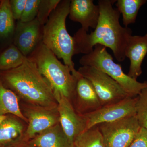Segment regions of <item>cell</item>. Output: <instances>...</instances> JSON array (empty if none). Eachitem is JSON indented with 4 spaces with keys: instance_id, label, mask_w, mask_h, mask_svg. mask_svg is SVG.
Instances as JSON below:
<instances>
[{
    "instance_id": "obj_1",
    "label": "cell",
    "mask_w": 147,
    "mask_h": 147,
    "mask_svg": "<svg viewBox=\"0 0 147 147\" xmlns=\"http://www.w3.org/2000/svg\"><path fill=\"white\" fill-rule=\"evenodd\" d=\"M116 1H98L100 16L94 30L88 34L81 28L74 36L75 55L89 54L95 45H100L111 49L118 61H124L127 42L132 31L120 24V13L113 7Z\"/></svg>"
},
{
    "instance_id": "obj_2",
    "label": "cell",
    "mask_w": 147,
    "mask_h": 147,
    "mask_svg": "<svg viewBox=\"0 0 147 147\" xmlns=\"http://www.w3.org/2000/svg\"><path fill=\"white\" fill-rule=\"evenodd\" d=\"M0 80L22 102L48 108L58 107L49 83L28 57L18 67L0 71Z\"/></svg>"
},
{
    "instance_id": "obj_3",
    "label": "cell",
    "mask_w": 147,
    "mask_h": 147,
    "mask_svg": "<svg viewBox=\"0 0 147 147\" xmlns=\"http://www.w3.org/2000/svg\"><path fill=\"white\" fill-rule=\"evenodd\" d=\"M70 2V0L61 1L50 14L42 27V42L58 59L63 60L64 64L70 69L72 74L79 76L80 74L75 69L72 60L75 55L74 38L69 33L66 26Z\"/></svg>"
},
{
    "instance_id": "obj_4",
    "label": "cell",
    "mask_w": 147,
    "mask_h": 147,
    "mask_svg": "<svg viewBox=\"0 0 147 147\" xmlns=\"http://www.w3.org/2000/svg\"><path fill=\"white\" fill-rule=\"evenodd\" d=\"M27 57L36 65L48 82L56 100L64 97L70 102L79 76L72 74L69 67L61 63L42 41Z\"/></svg>"
},
{
    "instance_id": "obj_5",
    "label": "cell",
    "mask_w": 147,
    "mask_h": 147,
    "mask_svg": "<svg viewBox=\"0 0 147 147\" xmlns=\"http://www.w3.org/2000/svg\"><path fill=\"white\" fill-rule=\"evenodd\" d=\"M79 62L82 66L92 67L107 74L131 97L137 96L142 90L147 88V81L139 82L125 73L121 66L114 62L106 47L102 45H95L91 53L82 56Z\"/></svg>"
},
{
    "instance_id": "obj_6",
    "label": "cell",
    "mask_w": 147,
    "mask_h": 147,
    "mask_svg": "<svg viewBox=\"0 0 147 147\" xmlns=\"http://www.w3.org/2000/svg\"><path fill=\"white\" fill-rule=\"evenodd\" d=\"M77 71L91 83L102 106L116 103L130 96L117 82L95 67L82 66Z\"/></svg>"
},
{
    "instance_id": "obj_7",
    "label": "cell",
    "mask_w": 147,
    "mask_h": 147,
    "mask_svg": "<svg viewBox=\"0 0 147 147\" xmlns=\"http://www.w3.org/2000/svg\"><path fill=\"white\" fill-rule=\"evenodd\" d=\"M97 126L106 147H129L141 128L136 115Z\"/></svg>"
},
{
    "instance_id": "obj_8",
    "label": "cell",
    "mask_w": 147,
    "mask_h": 147,
    "mask_svg": "<svg viewBox=\"0 0 147 147\" xmlns=\"http://www.w3.org/2000/svg\"><path fill=\"white\" fill-rule=\"evenodd\" d=\"M21 113L28 120L24 140L28 142L35 136L59 123L58 107L48 108L20 101Z\"/></svg>"
},
{
    "instance_id": "obj_9",
    "label": "cell",
    "mask_w": 147,
    "mask_h": 147,
    "mask_svg": "<svg viewBox=\"0 0 147 147\" xmlns=\"http://www.w3.org/2000/svg\"><path fill=\"white\" fill-rule=\"evenodd\" d=\"M137 96L127 97L118 102L102 106L93 113L82 115L86 120V129L100 124L112 122L136 115Z\"/></svg>"
},
{
    "instance_id": "obj_10",
    "label": "cell",
    "mask_w": 147,
    "mask_h": 147,
    "mask_svg": "<svg viewBox=\"0 0 147 147\" xmlns=\"http://www.w3.org/2000/svg\"><path fill=\"white\" fill-rule=\"evenodd\" d=\"M42 27L38 19L16 22L13 43L25 57L29 56L42 41Z\"/></svg>"
},
{
    "instance_id": "obj_11",
    "label": "cell",
    "mask_w": 147,
    "mask_h": 147,
    "mask_svg": "<svg viewBox=\"0 0 147 147\" xmlns=\"http://www.w3.org/2000/svg\"><path fill=\"white\" fill-rule=\"evenodd\" d=\"M70 102L75 111L81 115L93 113L102 106L91 83L81 74L77 78Z\"/></svg>"
},
{
    "instance_id": "obj_12",
    "label": "cell",
    "mask_w": 147,
    "mask_h": 147,
    "mask_svg": "<svg viewBox=\"0 0 147 147\" xmlns=\"http://www.w3.org/2000/svg\"><path fill=\"white\" fill-rule=\"evenodd\" d=\"M59 115V123L69 142L73 145L78 135L86 129V120L76 113L71 102L64 97L57 100Z\"/></svg>"
},
{
    "instance_id": "obj_13",
    "label": "cell",
    "mask_w": 147,
    "mask_h": 147,
    "mask_svg": "<svg viewBox=\"0 0 147 147\" xmlns=\"http://www.w3.org/2000/svg\"><path fill=\"white\" fill-rule=\"evenodd\" d=\"M68 16L71 21L80 24L81 28L88 32L90 28L95 29L97 26L100 9L93 0H71Z\"/></svg>"
},
{
    "instance_id": "obj_14",
    "label": "cell",
    "mask_w": 147,
    "mask_h": 147,
    "mask_svg": "<svg viewBox=\"0 0 147 147\" xmlns=\"http://www.w3.org/2000/svg\"><path fill=\"white\" fill-rule=\"evenodd\" d=\"M147 54V33L144 36H130L125 48V57L130 61L129 77L137 80L142 74V62Z\"/></svg>"
},
{
    "instance_id": "obj_15",
    "label": "cell",
    "mask_w": 147,
    "mask_h": 147,
    "mask_svg": "<svg viewBox=\"0 0 147 147\" xmlns=\"http://www.w3.org/2000/svg\"><path fill=\"white\" fill-rule=\"evenodd\" d=\"M27 126L28 124L22 119L11 114L7 115L0 124V147H8L26 142L24 135Z\"/></svg>"
},
{
    "instance_id": "obj_16",
    "label": "cell",
    "mask_w": 147,
    "mask_h": 147,
    "mask_svg": "<svg viewBox=\"0 0 147 147\" xmlns=\"http://www.w3.org/2000/svg\"><path fill=\"white\" fill-rule=\"evenodd\" d=\"M35 147H71L59 123L40 132L28 141Z\"/></svg>"
},
{
    "instance_id": "obj_17",
    "label": "cell",
    "mask_w": 147,
    "mask_h": 147,
    "mask_svg": "<svg viewBox=\"0 0 147 147\" xmlns=\"http://www.w3.org/2000/svg\"><path fill=\"white\" fill-rule=\"evenodd\" d=\"M11 114L18 117L28 124V121L21 113L20 100L17 95L6 88L0 80V117Z\"/></svg>"
},
{
    "instance_id": "obj_18",
    "label": "cell",
    "mask_w": 147,
    "mask_h": 147,
    "mask_svg": "<svg viewBox=\"0 0 147 147\" xmlns=\"http://www.w3.org/2000/svg\"><path fill=\"white\" fill-rule=\"evenodd\" d=\"M16 25L9 0H2L0 5V40L13 37Z\"/></svg>"
},
{
    "instance_id": "obj_19",
    "label": "cell",
    "mask_w": 147,
    "mask_h": 147,
    "mask_svg": "<svg viewBox=\"0 0 147 147\" xmlns=\"http://www.w3.org/2000/svg\"><path fill=\"white\" fill-rule=\"evenodd\" d=\"M26 58L13 43L9 44L0 52V71L18 67L24 63Z\"/></svg>"
},
{
    "instance_id": "obj_20",
    "label": "cell",
    "mask_w": 147,
    "mask_h": 147,
    "mask_svg": "<svg viewBox=\"0 0 147 147\" xmlns=\"http://www.w3.org/2000/svg\"><path fill=\"white\" fill-rule=\"evenodd\" d=\"M147 2L146 0H118L115 5L117 9L122 15L125 27L134 24L140 8Z\"/></svg>"
},
{
    "instance_id": "obj_21",
    "label": "cell",
    "mask_w": 147,
    "mask_h": 147,
    "mask_svg": "<svg viewBox=\"0 0 147 147\" xmlns=\"http://www.w3.org/2000/svg\"><path fill=\"white\" fill-rule=\"evenodd\" d=\"M73 145L74 147H106L97 125L86 129L78 135Z\"/></svg>"
},
{
    "instance_id": "obj_22",
    "label": "cell",
    "mask_w": 147,
    "mask_h": 147,
    "mask_svg": "<svg viewBox=\"0 0 147 147\" xmlns=\"http://www.w3.org/2000/svg\"><path fill=\"white\" fill-rule=\"evenodd\" d=\"M136 116L141 127L147 130V88L142 90L137 96Z\"/></svg>"
},
{
    "instance_id": "obj_23",
    "label": "cell",
    "mask_w": 147,
    "mask_h": 147,
    "mask_svg": "<svg viewBox=\"0 0 147 147\" xmlns=\"http://www.w3.org/2000/svg\"><path fill=\"white\" fill-rule=\"evenodd\" d=\"M61 0H41L37 18L42 26L47 23L50 14L60 3Z\"/></svg>"
},
{
    "instance_id": "obj_24",
    "label": "cell",
    "mask_w": 147,
    "mask_h": 147,
    "mask_svg": "<svg viewBox=\"0 0 147 147\" xmlns=\"http://www.w3.org/2000/svg\"><path fill=\"white\" fill-rule=\"evenodd\" d=\"M41 0H27L26 6L20 21L30 22L37 18Z\"/></svg>"
},
{
    "instance_id": "obj_25",
    "label": "cell",
    "mask_w": 147,
    "mask_h": 147,
    "mask_svg": "<svg viewBox=\"0 0 147 147\" xmlns=\"http://www.w3.org/2000/svg\"><path fill=\"white\" fill-rule=\"evenodd\" d=\"M27 0H10L11 10L14 20L19 21L24 12Z\"/></svg>"
},
{
    "instance_id": "obj_26",
    "label": "cell",
    "mask_w": 147,
    "mask_h": 147,
    "mask_svg": "<svg viewBox=\"0 0 147 147\" xmlns=\"http://www.w3.org/2000/svg\"><path fill=\"white\" fill-rule=\"evenodd\" d=\"M129 147H147V130L141 127Z\"/></svg>"
},
{
    "instance_id": "obj_27",
    "label": "cell",
    "mask_w": 147,
    "mask_h": 147,
    "mask_svg": "<svg viewBox=\"0 0 147 147\" xmlns=\"http://www.w3.org/2000/svg\"><path fill=\"white\" fill-rule=\"evenodd\" d=\"M8 147H35L30 144L28 142H20Z\"/></svg>"
},
{
    "instance_id": "obj_28",
    "label": "cell",
    "mask_w": 147,
    "mask_h": 147,
    "mask_svg": "<svg viewBox=\"0 0 147 147\" xmlns=\"http://www.w3.org/2000/svg\"><path fill=\"white\" fill-rule=\"evenodd\" d=\"M7 115H3L0 117V124L3 121H4V120L7 117Z\"/></svg>"
},
{
    "instance_id": "obj_29",
    "label": "cell",
    "mask_w": 147,
    "mask_h": 147,
    "mask_svg": "<svg viewBox=\"0 0 147 147\" xmlns=\"http://www.w3.org/2000/svg\"><path fill=\"white\" fill-rule=\"evenodd\" d=\"M2 0H0V5H1V2Z\"/></svg>"
},
{
    "instance_id": "obj_30",
    "label": "cell",
    "mask_w": 147,
    "mask_h": 147,
    "mask_svg": "<svg viewBox=\"0 0 147 147\" xmlns=\"http://www.w3.org/2000/svg\"><path fill=\"white\" fill-rule=\"evenodd\" d=\"M74 147V146H73V145H72V147Z\"/></svg>"
}]
</instances>
